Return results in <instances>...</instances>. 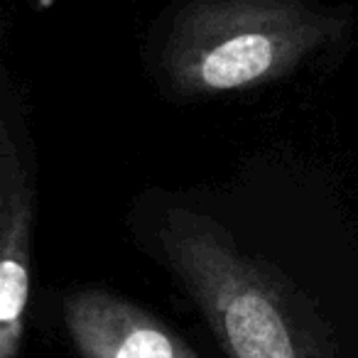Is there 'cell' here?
Segmentation results:
<instances>
[{"mask_svg": "<svg viewBox=\"0 0 358 358\" xmlns=\"http://www.w3.org/2000/svg\"><path fill=\"white\" fill-rule=\"evenodd\" d=\"M162 263L229 358H331L317 319L268 263L209 216L167 209L157 229Z\"/></svg>", "mask_w": 358, "mask_h": 358, "instance_id": "1", "label": "cell"}, {"mask_svg": "<svg viewBox=\"0 0 358 358\" xmlns=\"http://www.w3.org/2000/svg\"><path fill=\"white\" fill-rule=\"evenodd\" d=\"M304 0H187L159 32L157 74L177 99H216L292 74L341 32Z\"/></svg>", "mask_w": 358, "mask_h": 358, "instance_id": "2", "label": "cell"}, {"mask_svg": "<svg viewBox=\"0 0 358 358\" xmlns=\"http://www.w3.org/2000/svg\"><path fill=\"white\" fill-rule=\"evenodd\" d=\"M64 327L81 358H199L155 314L106 289L66 294Z\"/></svg>", "mask_w": 358, "mask_h": 358, "instance_id": "4", "label": "cell"}, {"mask_svg": "<svg viewBox=\"0 0 358 358\" xmlns=\"http://www.w3.org/2000/svg\"><path fill=\"white\" fill-rule=\"evenodd\" d=\"M35 179L17 128L0 118V358H17L32 292Z\"/></svg>", "mask_w": 358, "mask_h": 358, "instance_id": "3", "label": "cell"}]
</instances>
